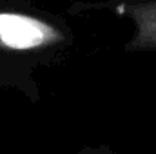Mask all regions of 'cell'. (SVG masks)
<instances>
[{
	"instance_id": "6da1fadb",
	"label": "cell",
	"mask_w": 156,
	"mask_h": 154,
	"mask_svg": "<svg viewBox=\"0 0 156 154\" xmlns=\"http://www.w3.org/2000/svg\"><path fill=\"white\" fill-rule=\"evenodd\" d=\"M62 40V31L42 18L26 13L0 11V49L35 51Z\"/></svg>"
},
{
	"instance_id": "7a4b0ae2",
	"label": "cell",
	"mask_w": 156,
	"mask_h": 154,
	"mask_svg": "<svg viewBox=\"0 0 156 154\" xmlns=\"http://www.w3.org/2000/svg\"><path fill=\"white\" fill-rule=\"evenodd\" d=\"M120 11L134 26L127 51H156V0H131Z\"/></svg>"
}]
</instances>
